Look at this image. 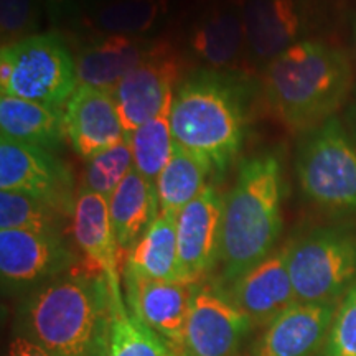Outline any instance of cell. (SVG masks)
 Here are the masks:
<instances>
[{
	"instance_id": "28",
	"label": "cell",
	"mask_w": 356,
	"mask_h": 356,
	"mask_svg": "<svg viewBox=\"0 0 356 356\" xmlns=\"http://www.w3.org/2000/svg\"><path fill=\"white\" fill-rule=\"evenodd\" d=\"M63 213L17 191H0V229L60 231Z\"/></svg>"
},
{
	"instance_id": "30",
	"label": "cell",
	"mask_w": 356,
	"mask_h": 356,
	"mask_svg": "<svg viewBox=\"0 0 356 356\" xmlns=\"http://www.w3.org/2000/svg\"><path fill=\"white\" fill-rule=\"evenodd\" d=\"M42 7V0H0L2 47L37 35Z\"/></svg>"
},
{
	"instance_id": "2",
	"label": "cell",
	"mask_w": 356,
	"mask_h": 356,
	"mask_svg": "<svg viewBox=\"0 0 356 356\" xmlns=\"http://www.w3.org/2000/svg\"><path fill=\"white\" fill-rule=\"evenodd\" d=\"M353 74L343 50L300 40L262 70V97L284 127L309 134L335 118L350 95Z\"/></svg>"
},
{
	"instance_id": "23",
	"label": "cell",
	"mask_w": 356,
	"mask_h": 356,
	"mask_svg": "<svg viewBox=\"0 0 356 356\" xmlns=\"http://www.w3.org/2000/svg\"><path fill=\"white\" fill-rule=\"evenodd\" d=\"M122 274L137 279L184 282L178 261L175 213H159L150 228L127 254Z\"/></svg>"
},
{
	"instance_id": "20",
	"label": "cell",
	"mask_w": 356,
	"mask_h": 356,
	"mask_svg": "<svg viewBox=\"0 0 356 356\" xmlns=\"http://www.w3.org/2000/svg\"><path fill=\"white\" fill-rule=\"evenodd\" d=\"M190 47L207 70H234L248 51L243 0H221L208 7L193 25Z\"/></svg>"
},
{
	"instance_id": "3",
	"label": "cell",
	"mask_w": 356,
	"mask_h": 356,
	"mask_svg": "<svg viewBox=\"0 0 356 356\" xmlns=\"http://www.w3.org/2000/svg\"><path fill=\"white\" fill-rule=\"evenodd\" d=\"M282 231V165L267 152L239 165L225 197L220 249L221 287L238 279L277 248Z\"/></svg>"
},
{
	"instance_id": "9",
	"label": "cell",
	"mask_w": 356,
	"mask_h": 356,
	"mask_svg": "<svg viewBox=\"0 0 356 356\" xmlns=\"http://www.w3.org/2000/svg\"><path fill=\"white\" fill-rule=\"evenodd\" d=\"M254 325L216 282L197 284L178 356H239Z\"/></svg>"
},
{
	"instance_id": "29",
	"label": "cell",
	"mask_w": 356,
	"mask_h": 356,
	"mask_svg": "<svg viewBox=\"0 0 356 356\" xmlns=\"http://www.w3.org/2000/svg\"><path fill=\"white\" fill-rule=\"evenodd\" d=\"M134 168V157L127 140L88 159L83 170V188L111 198L115 188Z\"/></svg>"
},
{
	"instance_id": "15",
	"label": "cell",
	"mask_w": 356,
	"mask_h": 356,
	"mask_svg": "<svg viewBox=\"0 0 356 356\" xmlns=\"http://www.w3.org/2000/svg\"><path fill=\"white\" fill-rule=\"evenodd\" d=\"M124 289L129 312L178 353L197 284L124 275Z\"/></svg>"
},
{
	"instance_id": "33",
	"label": "cell",
	"mask_w": 356,
	"mask_h": 356,
	"mask_svg": "<svg viewBox=\"0 0 356 356\" xmlns=\"http://www.w3.org/2000/svg\"><path fill=\"white\" fill-rule=\"evenodd\" d=\"M6 356H50L44 353L43 350H40L38 346L30 343L29 340L22 337H13V340L8 345Z\"/></svg>"
},
{
	"instance_id": "12",
	"label": "cell",
	"mask_w": 356,
	"mask_h": 356,
	"mask_svg": "<svg viewBox=\"0 0 356 356\" xmlns=\"http://www.w3.org/2000/svg\"><path fill=\"white\" fill-rule=\"evenodd\" d=\"M178 74L180 61L167 43L114 88L111 95L126 136L154 119L175 97Z\"/></svg>"
},
{
	"instance_id": "31",
	"label": "cell",
	"mask_w": 356,
	"mask_h": 356,
	"mask_svg": "<svg viewBox=\"0 0 356 356\" xmlns=\"http://www.w3.org/2000/svg\"><path fill=\"white\" fill-rule=\"evenodd\" d=\"M318 356H356V282L338 304Z\"/></svg>"
},
{
	"instance_id": "10",
	"label": "cell",
	"mask_w": 356,
	"mask_h": 356,
	"mask_svg": "<svg viewBox=\"0 0 356 356\" xmlns=\"http://www.w3.org/2000/svg\"><path fill=\"white\" fill-rule=\"evenodd\" d=\"M0 191H17L73 215L74 178L50 150L0 137Z\"/></svg>"
},
{
	"instance_id": "17",
	"label": "cell",
	"mask_w": 356,
	"mask_h": 356,
	"mask_svg": "<svg viewBox=\"0 0 356 356\" xmlns=\"http://www.w3.org/2000/svg\"><path fill=\"white\" fill-rule=\"evenodd\" d=\"M243 17L249 56L266 66L300 42L309 7L305 0H243Z\"/></svg>"
},
{
	"instance_id": "27",
	"label": "cell",
	"mask_w": 356,
	"mask_h": 356,
	"mask_svg": "<svg viewBox=\"0 0 356 356\" xmlns=\"http://www.w3.org/2000/svg\"><path fill=\"white\" fill-rule=\"evenodd\" d=\"M108 356H178V353L134 317L127 305H114Z\"/></svg>"
},
{
	"instance_id": "5",
	"label": "cell",
	"mask_w": 356,
	"mask_h": 356,
	"mask_svg": "<svg viewBox=\"0 0 356 356\" xmlns=\"http://www.w3.org/2000/svg\"><path fill=\"white\" fill-rule=\"evenodd\" d=\"M287 264L297 302L340 304L356 282V229H310L287 243Z\"/></svg>"
},
{
	"instance_id": "6",
	"label": "cell",
	"mask_w": 356,
	"mask_h": 356,
	"mask_svg": "<svg viewBox=\"0 0 356 356\" xmlns=\"http://www.w3.org/2000/svg\"><path fill=\"white\" fill-rule=\"evenodd\" d=\"M76 88L74 56L60 33H37L0 50L2 96L65 108Z\"/></svg>"
},
{
	"instance_id": "25",
	"label": "cell",
	"mask_w": 356,
	"mask_h": 356,
	"mask_svg": "<svg viewBox=\"0 0 356 356\" xmlns=\"http://www.w3.org/2000/svg\"><path fill=\"white\" fill-rule=\"evenodd\" d=\"M210 173L202 160L175 142L173 154L160 173L155 186L159 193L160 211L178 215L190 202H193L207 188V177Z\"/></svg>"
},
{
	"instance_id": "35",
	"label": "cell",
	"mask_w": 356,
	"mask_h": 356,
	"mask_svg": "<svg viewBox=\"0 0 356 356\" xmlns=\"http://www.w3.org/2000/svg\"><path fill=\"white\" fill-rule=\"evenodd\" d=\"M350 118H351V126H353V131L356 134V96H355V99H353V104H351Z\"/></svg>"
},
{
	"instance_id": "16",
	"label": "cell",
	"mask_w": 356,
	"mask_h": 356,
	"mask_svg": "<svg viewBox=\"0 0 356 356\" xmlns=\"http://www.w3.org/2000/svg\"><path fill=\"white\" fill-rule=\"evenodd\" d=\"M63 109L66 140L81 159L95 157L126 140V131L109 91L78 84Z\"/></svg>"
},
{
	"instance_id": "1",
	"label": "cell",
	"mask_w": 356,
	"mask_h": 356,
	"mask_svg": "<svg viewBox=\"0 0 356 356\" xmlns=\"http://www.w3.org/2000/svg\"><path fill=\"white\" fill-rule=\"evenodd\" d=\"M113 318L108 280L78 266L22 297L13 328L50 356H108Z\"/></svg>"
},
{
	"instance_id": "24",
	"label": "cell",
	"mask_w": 356,
	"mask_h": 356,
	"mask_svg": "<svg viewBox=\"0 0 356 356\" xmlns=\"http://www.w3.org/2000/svg\"><path fill=\"white\" fill-rule=\"evenodd\" d=\"M170 10V0H109L88 13L81 24L99 35L144 38Z\"/></svg>"
},
{
	"instance_id": "14",
	"label": "cell",
	"mask_w": 356,
	"mask_h": 356,
	"mask_svg": "<svg viewBox=\"0 0 356 356\" xmlns=\"http://www.w3.org/2000/svg\"><path fill=\"white\" fill-rule=\"evenodd\" d=\"M73 239L89 269L102 274L113 292L114 305H127L121 280V252L109 218L108 200L79 188L74 200Z\"/></svg>"
},
{
	"instance_id": "13",
	"label": "cell",
	"mask_w": 356,
	"mask_h": 356,
	"mask_svg": "<svg viewBox=\"0 0 356 356\" xmlns=\"http://www.w3.org/2000/svg\"><path fill=\"white\" fill-rule=\"evenodd\" d=\"M222 289L254 328L267 327L297 304L287 264V244L275 248L269 256Z\"/></svg>"
},
{
	"instance_id": "26",
	"label": "cell",
	"mask_w": 356,
	"mask_h": 356,
	"mask_svg": "<svg viewBox=\"0 0 356 356\" xmlns=\"http://www.w3.org/2000/svg\"><path fill=\"white\" fill-rule=\"evenodd\" d=\"M172 104L173 99L154 119L126 136L132 150L134 168L154 184L165 168L175 147L172 132Z\"/></svg>"
},
{
	"instance_id": "7",
	"label": "cell",
	"mask_w": 356,
	"mask_h": 356,
	"mask_svg": "<svg viewBox=\"0 0 356 356\" xmlns=\"http://www.w3.org/2000/svg\"><path fill=\"white\" fill-rule=\"evenodd\" d=\"M296 168L310 202L330 211L356 213V142L337 118L307 134Z\"/></svg>"
},
{
	"instance_id": "21",
	"label": "cell",
	"mask_w": 356,
	"mask_h": 356,
	"mask_svg": "<svg viewBox=\"0 0 356 356\" xmlns=\"http://www.w3.org/2000/svg\"><path fill=\"white\" fill-rule=\"evenodd\" d=\"M108 207L115 243L124 259L159 216L157 186L132 168L111 195Z\"/></svg>"
},
{
	"instance_id": "4",
	"label": "cell",
	"mask_w": 356,
	"mask_h": 356,
	"mask_svg": "<svg viewBox=\"0 0 356 356\" xmlns=\"http://www.w3.org/2000/svg\"><path fill=\"white\" fill-rule=\"evenodd\" d=\"M248 111L244 86L229 73L203 70L181 83L172 104L173 140L222 173L241 152Z\"/></svg>"
},
{
	"instance_id": "36",
	"label": "cell",
	"mask_w": 356,
	"mask_h": 356,
	"mask_svg": "<svg viewBox=\"0 0 356 356\" xmlns=\"http://www.w3.org/2000/svg\"><path fill=\"white\" fill-rule=\"evenodd\" d=\"M355 43H356V22H355Z\"/></svg>"
},
{
	"instance_id": "8",
	"label": "cell",
	"mask_w": 356,
	"mask_h": 356,
	"mask_svg": "<svg viewBox=\"0 0 356 356\" xmlns=\"http://www.w3.org/2000/svg\"><path fill=\"white\" fill-rule=\"evenodd\" d=\"M79 266V257L60 231L0 229L3 292L26 296Z\"/></svg>"
},
{
	"instance_id": "11",
	"label": "cell",
	"mask_w": 356,
	"mask_h": 356,
	"mask_svg": "<svg viewBox=\"0 0 356 356\" xmlns=\"http://www.w3.org/2000/svg\"><path fill=\"white\" fill-rule=\"evenodd\" d=\"M222 208L225 197L215 185H207L177 215L178 261L184 282H203L220 262Z\"/></svg>"
},
{
	"instance_id": "22",
	"label": "cell",
	"mask_w": 356,
	"mask_h": 356,
	"mask_svg": "<svg viewBox=\"0 0 356 356\" xmlns=\"http://www.w3.org/2000/svg\"><path fill=\"white\" fill-rule=\"evenodd\" d=\"M0 132L20 144L51 150L66 140L65 109L60 106L0 96Z\"/></svg>"
},
{
	"instance_id": "18",
	"label": "cell",
	"mask_w": 356,
	"mask_h": 356,
	"mask_svg": "<svg viewBox=\"0 0 356 356\" xmlns=\"http://www.w3.org/2000/svg\"><path fill=\"white\" fill-rule=\"evenodd\" d=\"M337 309L338 304L297 302L261 328L249 356H318Z\"/></svg>"
},
{
	"instance_id": "32",
	"label": "cell",
	"mask_w": 356,
	"mask_h": 356,
	"mask_svg": "<svg viewBox=\"0 0 356 356\" xmlns=\"http://www.w3.org/2000/svg\"><path fill=\"white\" fill-rule=\"evenodd\" d=\"M48 20L53 26L78 25L84 19L83 0H42Z\"/></svg>"
},
{
	"instance_id": "34",
	"label": "cell",
	"mask_w": 356,
	"mask_h": 356,
	"mask_svg": "<svg viewBox=\"0 0 356 356\" xmlns=\"http://www.w3.org/2000/svg\"><path fill=\"white\" fill-rule=\"evenodd\" d=\"M106 2H109V0H83V7H84V17H86L88 13L95 12L96 8H99L101 6H104Z\"/></svg>"
},
{
	"instance_id": "19",
	"label": "cell",
	"mask_w": 356,
	"mask_h": 356,
	"mask_svg": "<svg viewBox=\"0 0 356 356\" xmlns=\"http://www.w3.org/2000/svg\"><path fill=\"white\" fill-rule=\"evenodd\" d=\"M165 44L162 40L99 35V38L84 44L74 56L78 84L113 92L132 70Z\"/></svg>"
}]
</instances>
